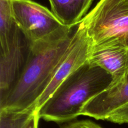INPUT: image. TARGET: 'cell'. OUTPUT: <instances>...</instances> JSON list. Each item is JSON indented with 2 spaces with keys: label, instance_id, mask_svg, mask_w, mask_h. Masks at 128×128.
I'll use <instances>...</instances> for the list:
<instances>
[{
  "label": "cell",
  "instance_id": "9c48e42d",
  "mask_svg": "<svg viewBox=\"0 0 128 128\" xmlns=\"http://www.w3.org/2000/svg\"><path fill=\"white\" fill-rule=\"evenodd\" d=\"M56 17L67 27L77 26L88 12L93 0H49Z\"/></svg>",
  "mask_w": 128,
  "mask_h": 128
},
{
  "label": "cell",
  "instance_id": "5bb4252c",
  "mask_svg": "<svg viewBox=\"0 0 128 128\" xmlns=\"http://www.w3.org/2000/svg\"></svg>",
  "mask_w": 128,
  "mask_h": 128
},
{
  "label": "cell",
  "instance_id": "7a4b0ae2",
  "mask_svg": "<svg viewBox=\"0 0 128 128\" xmlns=\"http://www.w3.org/2000/svg\"><path fill=\"white\" fill-rule=\"evenodd\" d=\"M111 75L86 62L70 75L38 110L40 118L64 122L81 116L85 105L110 87Z\"/></svg>",
  "mask_w": 128,
  "mask_h": 128
},
{
  "label": "cell",
  "instance_id": "277c9868",
  "mask_svg": "<svg viewBox=\"0 0 128 128\" xmlns=\"http://www.w3.org/2000/svg\"><path fill=\"white\" fill-rule=\"evenodd\" d=\"M12 8L15 22L29 43L49 40L70 28L47 8L31 0H12Z\"/></svg>",
  "mask_w": 128,
  "mask_h": 128
},
{
  "label": "cell",
  "instance_id": "ba28073f",
  "mask_svg": "<svg viewBox=\"0 0 128 128\" xmlns=\"http://www.w3.org/2000/svg\"><path fill=\"white\" fill-rule=\"evenodd\" d=\"M128 102V74L122 84L106 90L89 101L81 112V116L97 120H104L113 111Z\"/></svg>",
  "mask_w": 128,
  "mask_h": 128
},
{
  "label": "cell",
  "instance_id": "8fae6325",
  "mask_svg": "<svg viewBox=\"0 0 128 128\" xmlns=\"http://www.w3.org/2000/svg\"><path fill=\"white\" fill-rule=\"evenodd\" d=\"M19 30L12 14V0H0L1 51H4L10 46Z\"/></svg>",
  "mask_w": 128,
  "mask_h": 128
},
{
  "label": "cell",
  "instance_id": "7c38bea8",
  "mask_svg": "<svg viewBox=\"0 0 128 128\" xmlns=\"http://www.w3.org/2000/svg\"><path fill=\"white\" fill-rule=\"evenodd\" d=\"M105 121L120 124H128V102L110 114Z\"/></svg>",
  "mask_w": 128,
  "mask_h": 128
},
{
  "label": "cell",
  "instance_id": "6da1fadb",
  "mask_svg": "<svg viewBox=\"0 0 128 128\" xmlns=\"http://www.w3.org/2000/svg\"><path fill=\"white\" fill-rule=\"evenodd\" d=\"M75 31L68 28L49 40L29 43L23 69L12 88L0 98V110H35L68 50Z\"/></svg>",
  "mask_w": 128,
  "mask_h": 128
},
{
  "label": "cell",
  "instance_id": "8992f818",
  "mask_svg": "<svg viewBox=\"0 0 128 128\" xmlns=\"http://www.w3.org/2000/svg\"><path fill=\"white\" fill-rule=\"evenodd\" d=\"M91 43L86 28L81 22L76 26L72 42L52 80L38 101L35 110L38 111L70 75L87 62Z\"/></svg>",
  "mask_w": 128,
  "mask_h": 128
},
{
  "label": "cell",
  "instance_id": "5b68a950",
  "mask_svg": "<svg viewBox=\"0 0 128 128\" xmlns=\"http://www.w3.org/2000/svg\"><path fill=\"white\" fill-rule=\"evenodd\" d=\"M88 62L103 69L111 75L112 82L109 88L122 84L128 74L127 40L112 38L91 42Z\"/></svg>",
  "mask_w": 128,
  "mask_h": 128
},
{
  "label": "cell",
  "instance_id": "52a82bcc",
  "mask_svg": "<svg viewBox=\"0 0 128 128\" xmlns=\"http://www.w3.org/2000/svg\"><path fill=\"white\" fill-rule=\"evenodd\" d=\"M29 50V42L19 30L11 44L0 54V98L14 86L21 73Z\"/></svg>",
  "mask_w": 128,
  "mask_h": 128
},
{
  "label": "cell",
  "instance_id": "3957f363",
  "mask_svg": "<svg viewBox=\"0 0 128 128\" xmlns=\"http://www.w3.org/2000/svg\"><path fill=\"white\" fill-rule=\"evenodd\" d=\"M92 42L120 38L128 40V0H100L81 21Z\"/></svg>",
  "mask_w": 128,
  "mask_h": 128
},
{
  "label": "cell",
  "instance_id": "30bf717a",
  "mask_svg": "<svg viewBox=\"0 0 128 128\" xmlns=\"http://www.w3.org/2000/svg\"><path fill=\"white\" fill-rule=\"evenodd\" d=\"M40 120L37 110H0V128H38Z\"/></svg>",
  "mask_w": 128,
  "mask_h": 128
},
{
  "label": "cell",
  "instance_id": "4fadbf2b",
  "mask_svg": "<svg viewBox=\"0 0 128 128\" xmlns=\"http://www.w3.org/2000/svg\"><path fill=\"white\" fill-rule=\"evenodd\" d=\"M64 128H102L90 121H81L73 122Z\"/></svg>",
  "mask_w": 128,
  "mask_h": 128
}]
</instances>
